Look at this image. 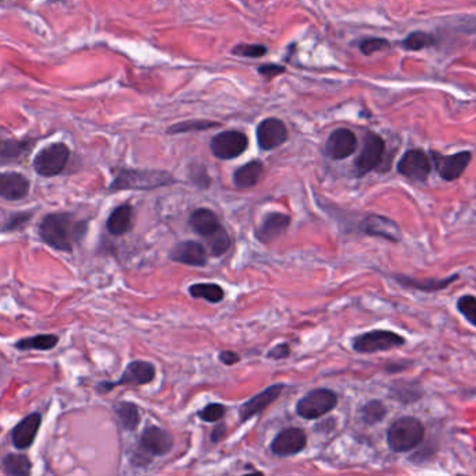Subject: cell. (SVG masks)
Masks as SVG:
<instances>
[{
  "label": "cell",
  "instance_id": "1",
  "mask_svg": "<svg viewBox=\"0 0 476 476\" xmlns=\"http://www.w3.org/2000/svg\"><path fill=\"white\" fill-rule=\"evenodd\" d=\"M87 232V223L78 221L67 213H55L43 218L39 227V237L48 246L70 253L73 243L78 241Z\"/></svg>",
  "mask_w": 476,
  "mask_h": 476
},
{
  "label": "cell",
  "instance_id": "2",
  "mask_svg": "<svg viewBox=\"0 0 476 476\" xmlns=\"http://www.w3.org/2000/svg\"><path fill=\"white\" fill-rule=\"evenodd\" d=\"M176 179L165 171L123 169L111 185V190H150L174 185Z\"/></svg>",
  "mask_w": 476,
  "mask_h": 476
},
{
  "label": "cell",
  "instance_id": "3",
  "mask_svg": "<svg viewBox=\"0 0 476 476\" xmlns=\"http://www.w3.org/2000/svg\"><path fill=\"white\" fill-rule=\"evenodd\" d=\"M425 439V426L414 416H402L387 430V443L394 453H407L418 447Z\"/></svg>",
  "mask_w": 476,
  "mask_h": 476
},
{
  "label": "cell",
  "instance_id": "4",
  "mask_svg": "<svg viewBox=\"0 0 476 476\" xmlns=\"http://www.w3.org/2000/svg\"><path fill=\"white\" fill-rule=\"evenodd\" d=\"M338 404V397L334 391L327 388H317L309 391L296 404V414L303 419H318L331 412Z\"/></svg>",
  "mask_w": 476,
  "mask_h": 476
},
{
  "label": "cell",
  "instance_id": "5",
  "mask_svg": "<svg viewBox=\"0 0 476 476\" xmlns=\"http://www.w3.org/2000/svg\"><path fill=\"white\" fill-rule=\"evenodd\" d=\"M402 345H405V338L390 330H372L352 340V348L359 354H376Z\"/></svg>",
  "mask_w": 476,
  "mask_h": 476
},
{
  "label": "cell",
  "instance_id": "6",
  "mask_svg": "<svg viewBox=\"0 0 476 476\" xmlns=\"http://www.w3.org/2000/svg\"><path fill=\"white\" fill-rule=\"evenodd\" d=\"M70 158V150L64 143H55L42 148L34 158V169L38 175L52 178L63 172Z\"/></svg>",
  "mask_w": 476,
  "mask_h": 476
},
{
  "label": "cell",
  "instance_id": "7",
  "mask_svg": "<svg viewBox=\"0 0 476 476\" xmlns=\"http://www.w3.org/2000/svg\"><path fill=\"white\" fill-rule=\"evenodd\" d=\"M154 379H155V368L153 363L146 362V360H134L127 365L126 370L123 372L119 380L101 383L98 384V390L102 393H106L119 386H143V384L151 383Z\"/></svg>",
  "mask_w": 476,
  "mask_h": 476
},
{
  "label": "cell",
  "instance_id": "8",
  "mask_svg": "<svg viewBox=\"0 0 476 476\" xmlns=\"http://www.w3.org/2000/svg\"><path fill=\"white\" fill-rule=\"evenodd\" d=\"M386 151L384 140L372 132H368L363 139V147L360 154L355 161V171L359 176L366 175L376 169L383 161V155Z\"/></svg>",
  "mask_w": 476,
  "mask_h": 476
},
{
  "label": "cell",
  "instance_id": "9",
  "mask_svg": "<svg viewBox=\"0 0 476 476\" xmlns=\"http://www.w3.org/2000/svg\"><path fill=\"white\" fill-rule=\"evenodd\" d=\"M397 171L400 175L411 181L425 182L432 172L430 158L424 150H419V148L410 150L400 160L397 165Z\"/></svg>",
  "mask_w": 476,
  "mask_h": 476
},
{
  "label": "cell",
  "instance_id": "10",
  "mask_svg": "<svg viewBox=\"0 0 476 476\" xmlns=\"http://www.w3.org/2000/svg\"><path fill=\"white\" fill-rule=\"evenodd\" d=\"M247 136L237 130L223 132L211 140V151L218 160H235L247 150Z\"/></svg>",
  "mask_w": 476,
  "mask_h": 476
},
{
  "label": "cell",
  "instance_id": "11",
  "mask_svg": "<svg viewBox=\"0 0 476 476\" xmlns=\"http://www.w3.org/2000/svg\"><path fill=\"white\" fill-rule=\"evenodd\" d=\"M430 155L440 178L447 182L458 179L465 172L472 160V154L470 151H461L453 155H442L436 151H432Z\"/></svg>",
  "mask_w": 476,
  "mask_h": 476
},
{
  "label": "cell",
  "instance_id": "12",
  "mask_svg": "<svg viewBox=\"0 0 476 476\" xmlns=\"http://www.w3.org/2000/svg\"><path fill=\"white\" fill-rule=\"evenodd\" d=\"M306 444L307 438L302 429L288 428L274 438L270 450L276 457H292L303 451Z\"/></svg>",
  "mask_w": 476,
  "mask_h": 476
},
{
  "label": "cell",
  "instance_id": "13",
  "mask_svg": "<svg viewBox=\"0 0 476 476\" xmlns=\"http://www.w3.org/2000/svg\"><path fill=\"white\" fill-rule=\"evenodd\" d=\"M359 228L368 237L386 239L393 243H398L402 240V231L400 225L391 218H387L383 216H377V214L368 216L360 223Z\"/></svg>",
  "mask_w": 476,
  "mask_h": 476
},
{
  "label": "cell",
  "instance_id": "14",
  "mask_svg": "<svg viewBox=\"0 0 476 476\" xmlns=\"http://www.w3.org/2000/svg\"><path fill=\"white\" fill-rule=\"evenodd\" d=\"M288 139V130L282 120L275 118L264 119L257 127V143L264 151H271Z\"/></svg>",
  "mask_w": 476,
  "mask_h": 476
},
{
  "label": "cell",
  "instance_id": "15",
  "mask_svg": "<svg viewBox=\"0 0 476 476\" xmlns=\"http://www.w3.org/2000/svg\"><path fill=\"white\" fill-rule=\"evenodd\" d=\"M358 148V139L349 129L334 130L326 143V153L331 160H345Z\"/></svg>",
  "mask_w": 476,
  "mask_h": 476
},
{
  "label": "cell",
  "instance_id": "16",
  "mask_svg": "<svg viewBox=\"0 0 476 476\" xmlns=\"http://www.w3.org/2000/svg\"><path fill=\"white\" fill-rule=\"evenodd\" d=\"M284 384H274L265 388L264 391L258 393L257 396L251 397L248 401L241 404L239 408V421L246 422L250 418L261 414L264 410H267L274 401L279 398V396L284 391Z\"/></svg>",
  "mask_w": 476,
  "mask_h": 476
},
{
  "label": "cell",
  "instance_id": "17",
  "mask_svg": "<svg viewBox=\"0 0 476 476\" xmlns=\"http://www.w3.org/2000/svg\"><path fill=\"white\" fill-rule=\"evenodd\" d=\"M140 447L150 456H165L174 447V438L158 426H148L141 435Z\"/></svg>",
  "mask_w": 476,
  "mask_h": 476
},
{
  "label": "cell",
  "instance_id": "18",
  "mask_svg": "<svg viewBox=\"0 0 476 476\" xmlns=\"http://www.w3.org/2000/svg\"><path fill=\"white\" fill-rule=\"evenodd\" d=\"M171 260L193 267H204L209 260L206 247L200 241L186 240L175 244L169 253Z\"/></svg>",
  "mask_w": 476,
  "mask_h": 476
},
{
  "label": "cell",
  "instance_id": "19",
  "mask_svg": "<svg viewBox=\"0 0 476 476\" xmlns=\"http://www.w3.org/2000/svg\"><path fill=\"white\" fill-rule=\"evenodd\" d=\"M290 217L282 213H270L264 217L261 225L255 230L254 237L260 243H271L279 238L288 230Z\"/></svg>",
  "mask_w": 476,
  "mask_h": 476
},
{
  "label": "cell",
  "instance_id": "20",
  "mask_svg": "<svg viewBox=\"0 0 476 476\" xmlns=\"http://www.w3.org/2000/svg\"><path fill=\"white\" fill-rule=\"evenodd\" d=\"M29 192V181L17 172L0 174V197L10 202H17L27 197Z\"/></svg>",
  "mask_w": 476,
  "mask_h": 476
},
{
  "label": "cell",
  "instance_id": "21",
  "mask_svg": "<svg viewBox=\"0 0 476 476\" xmlns=\"http://www.w3.org/2000/svg\"><path fill=\"white\" fill-rule=\"evenodd\" d=\"M393 278L404 288H410V289H416V290H422V292H438L442 289H446L447 286H450L453 282H456L458 279V274L450 275L447 278H414V276H408V275H402V274H396L393 275Z\"/></svg>",
  "mask_w": 476,
  "mask_h": 476
},
{
  "label": "cell",
  "instance_id": "22",
  "mask_svg": "<svg viewBox=\"0 0 476 476\" xmlns=\"http://www.w3.org/2000/svg\"><path fill=\"white\" fill-rule=\"evenodd\" d=\"M41 422H42V418H41L39 414H31V415L25 416L13 429L11 439H13L15 449L24 450V449H28L34 443L36 433L41 428Z\"/></svg>",
  "mask_w": 476,
  "mask_h": 476
},
{
  "label": "cell",
  "instance_id": "23",
  "mask_svg": "<svg viewBox=\"0 0 476 476\" xmlns=\"http://www.w3.org/2000/svg\"><path fill=\"white\" fill-rule=\"evenodd\" d=\"M190 227L203 238H209L223 225L218 216L209 209H199L190 216Z\"/></svg>",
  "mask_w": 476,
  "mask_h": 476
},
{
  "label": "cell",
  "instance_id": "24",
  "mask_svg": "<svg viewBox=\"0 0 476 476\" xmlns=\"http://www.w3.org/2000/svg\"><path fill=\"white\" fill-rule=\"evenodd\" d=\"M264 167L261 161H250L246 165L240 167L234 174V183L239 189H250L254 188L261 179Z\"/></svg>",
  "mask_w": 476,
  "mask_h": 476
},
{
  "label": "cell",
  "instance_id": "25",
  "mask_svg": "<svg viewBox=\"0 0 476 476\" xmlns=\"http://www.w3.org/2000/svg\"><path fill=\"white\" fill-rule=\"evenodd\" d=\"M132 207L129 204H122L112 211L106 221V228L112 235H123L132 227Z\"/></svg>",
  "mask_w": 476,
  "mask_h": 476
},
{
  "label": "cell",
  "instance_id": "26",
  "mask_svg": "<svg viewBox=\"0 0 476 476\" xmlns=\"http://www.w3.org/2000/svg\"><path fill=\"white\" fill-rule=\"evenodd\" d=\"M189 293L196 299H204L210 303H220L225 298V290L221 285L213 282L193 284L189 288Z\"/></svg>",
  "mask_w": 476,
  "mask_h": 476
},
{
  "label": "cell",
  "instance_id": "27",
  "mask_svg": "<svg viewBox=\"0 0 476 476\" xmlns=\"http://www.w3.org/2000/svg\"><path fill=\"white\" fill-rule=\"evenodd\" d=\"M32 146V140H0V162H11L22 157Z\"/></svg>",
  "mask_w": 476,
  "mask_h": 476
},
{
  "label": "cell",
  "instance_id": "28",
  "mask_svg": "<svg viewBox=\"0 0 476 476\" xmlns=\"http://www.w3.org/2000/svg\"><path fill=\"white\" fill-rule=\"evenodd\" d=\"M1 468L6 475L28 476L31 474L32 464L27 456L8 454L1 461Z\"/></svg>",
  "mask_w": 476,
  "mask_h": 476
},
{
  "label": "cell",
  "instance_id": "29",
  "mask_svg": "<svg viewBox=\"0 0 476 476\" xmlns=\"http://www.w3.org/2000/svg\"><path fill=\"white\" fill-rule=\"evenodd\" d=\"M116 415L119 416L120 422H122V426L129 430V432H133L137 429L139 424H140V411H139V407L133 402H118L115 404L113 407Z\"/></svg>",
  "mask_w": 476,
  "mask_h": 476
},
{
  "label": "cell",
  "instance_id": "30",
  "mask_svg": "<svg viewBox=\"0 0 476 476\" xmlns=\"http://www.w3.org/2000/svg\"><path fill=\"white\" fill-rule=\"evenodd\" d=\"M59 342V338L53 334H41V335H35V337H29V338H24L20 340L15 344L17 349L21 351H29V349H36V351H49L52 348H55Z\"/></svg>",
  "mask_w": 476,
  "mask_h": 476
},
{
  "label": "cell",
  "instance_id": "31",
  "mask_svg": "<svg viewBox=\"0 0 476 476\" xmlns=\"http://www.w3.org/2000/svg\"><path fill=\"white\" fill-rule=\"evenodd\" d=\"M436 38L432 34L424 32V31H416L410 34L404 41H402V48L405 50H421L430 48L436 45Z\"/></svg>",
  "mask_w": 476,
  "mask_h": 476
},
{
  "label": "cell",
  "instance_id": "32",
  "mask_svg": "<svg viewBox=\"0 0 476 476\" xmlns=\"http://www.w3.org/2000/svg\"><path fill=\"white\" fill-rule=\"evenodd\" d=\"M207 240V244H209V248H210V253L216 257L218 255H223L225 254L230 247H231V238L227 232V230L224 227H221L220 230H217L213 235H210L209 238H206Z\"/></svg>",
  "mask_w": 476,
  "mask_h": 476
},
{
  "label": "cell",
  "instance_id": "33",
  "mask_svg": "<svg viewBox=\"0 0 476 476\" xmlns=\"http://www.w3.org/2000/svg\"><path fill=\"white\" fill-rule=\"evenodd\" d=\"M387 415V408L380 401H370L362 408V419L366 425H376L383 422Z\"/></svg>",
  "mask_w": 476,
  "mask_h": 476
},
{
  "label": "cell",
  "instance_id": "34",
  "mask_svg": "<svg viewBox=\"0 0 476 476\" xmlns=\"http://www.w3.org/2000/svg\"><path fill=\"white\" fill-rule=\"evenodd\" d=\"M218 126L217 122H210V120H188V122H182V123H176L174 125L168 133L171 134H178V133H190V132H202V130H207L211 127Z\"/></svg>",
  "mask_w": 476,
  "mask_h": 476
},
{
  "label": "cell",
  "instance_id": "35",
  "mask_svg": "<svg viewBox=\"0 0 476 476\" xmlns=\"http://www.w3.org/2000/svg\"><path fill=\"white\" fill-rule=\"evenodd\" d=\"M457 309L458 312L465 317V320L471 324L476 326V298L474 295H464L457 300Z\"/></svg>",
  "mask_w": 476,
  "mask_h": 476
},
{
  "label": "cell",
  "instance_id": "36",
  "mask_svg": "<svg viewBox=\"0 0 476 476\" xmlns=\"http://www.w3.org/2000/svg\"><path fill=\"white\" fill-rule=\"evenodd\" d=\"M225 412H227L225 405L213 402V404L206 405V407L199 412V418H200L202 421H204V422L214 424V422L223 421V418L225 416Z\"/></svg>",
  "mask_w": 476,
  "mask_h": 476
},
{
  "label": "cell",
  "instance_id": "37",
  "mask_svg": "<svg viewBox=\"0 0 476 476\" xmlns=\"http://www.w3.org/2000/svg\"><path fill=\"white\" fill-rule=\"evenodd\" d=\"M388 48H390V42L387 39H383V38H366V39L360 41V43H359L360 52L366 56L386 50Z\"/></svg>",
  "mask_w": 476,
  "mask_h": 476
},
{
  "label": "cell",
  "instance_id": "38",
  "mask_svg": "<svg viewBox=\"0 0 476 476\" xmlns=\"http://www.w3.org/2000/svg\"><path fill=\"white\" fill-rule=\"evenodd\" d=\"M234 55L241 57H262L267 53V48L264 45H248V43H240L237 45L232 50Z\"/></svg>",
  "mask_w": 476,
  "mask_h": 476
},
{
  "label": "cell",
  "instance_id": "39",
  "mask_svg": "<svg viewBox=\"0 0 476 476\" xmlns=\"http://www.w3.org/2000/svg\"><path fill=\"white\" fill-rule=\"evenodd\" d=\"M289 354H290V348H289L288 344H278L267 352V358L281 360V359L288 358Z\"/></svg>",
  "mask_w": 476,
  "mask_h": 476
},
{
  "label": "cell",
  "instance_id": "40",
  "mask_svg": "<svg viewBox=\"0 0 476 476\" xmlns=\"http://www.w3.org/2000/svg\"><path fill=\"white\" fill-rule=\"evenodd\" d=\"M258 73L265 77L267 80H271L282 73H285V67L282 66H278V64H264V66H260L258 67Z\"/></svg>",
  "mask_w": 476,
  "mask_h": 476
},
{
  "label": "cell",
  "instance_id": "41",
  "mask_svg": "<svg viewBox=\"0 0 476 476\" xmlns=\"http://www.w3.org/2000/svg\"><path fill=\"white\" fill-rule=\"evenodd\" d=\"M218 359L225 366H234V365H237L239 360H240V356H239L237 352H234V351H223V352H220Z\"/></svg>",
  "mask_w": 476,
  "mask_h": 476
},
{
  "label": "cell",
  "instance_id": "42",
  "mask_svg": "<svg viewBox=\"0 0 476 476\" xmlns=\"http://www.w3.org/2000/svg\"><path fill=\"white\" fill-rule=\"evenodd\" d=\"M29 218H31V214H18V216H14V217L10 218V223L7 224L6 230H8V231L14 230L18 225H22L24 223H27Z\"/></svg>",
  "mask_w": 476,
  "mask_h": 476
},
{
  "label": "cell",
  "instance_id": "43",
  "mask_svg": "<svg viewBox=\"0 0 476 476\" xmlns=\"http://www.w3.org/2000/svg\"><path fill=\"white\" fill-rule=\"evenodd\" d=\"M227 435V425L225 424H220L214 428L213 433H211V442L213 443H220Z\"/></svg>",
  "mask_w": 476,
  "mask_h": 476
}]
</instances>
